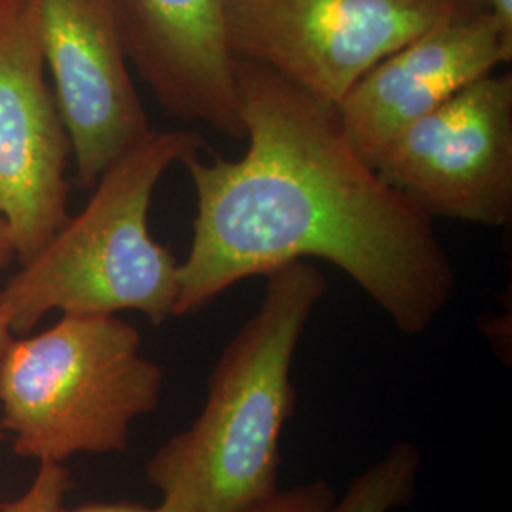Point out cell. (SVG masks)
Wrapping results in <instances>:
<instances>
[{
  "mask_svg": "<svg viewBox=\"0 0 512 512\" xmlns=\"http://www.w3.org/2000/svg\"><path fill=\"white\" fill-rule=\"evenodd\" d=\"M459 2H473L475 4V0H459Z\"/></svg>",
  "mask_w": 512,
  "mask_h": 512,
  "instance_id": "cell-18",
  "label": "cell"
},
{
  "mask_svg": "<svg viewBox=\"0 0 512 512\" xmlns=\"http://www.w3.org/2000/svg\"><path fill=\"white\" fill-rule=\"evenodd\" d=\"M129 63L162 109L243 139L224 0H112Z\"/></svg>",
  "mask_w": 512,
  "mask_h": 512,
  "instance_id": "cell-10",
  "label": "cell"
},
{
  "mask_svg": "<svg viewBox=\"0 0 512 512\" xmlns=\"http://www.w3.org/2000/svg\"><path fill=\"white\" fill-rule=\"evenodd\" d=\"M141 332L116 315H63L10 340L0 363V423L14 452L37 461L128 448L133 421L160 403L162 368Z\"/></svg>",
  "mask_w": 512,
  "mask_h": 512,
  "instance_id": "cell-4",
  "label": "cell"
},
{
  "mask_svg": "<svg viewBox=\"0 0 512 512\" xmlns=\"http://www.w3.org/2000/svg\"><path fill=\"white\" fill-rule=\"evenodd\" d=\"M421 469L420 450L410 442H397L384 458L351 478L346 494L330 512H391L414 501Z\"/></svg>",
  "mask_w": 512,
  "mask_h": 512,
  "instance_id": "cell-11",
  "label": "cell"
},
{
  "mask_svg": "<svg viewBox=\"0 0 512 512\" xmlns=\"http://www.w3.org/2000/svg\"><path fill=\"white\" fill-rule=\"evenodd\" d=\"M475 4L495 19L503 37L512 44V0H475Z\"/></svg>",
  "mask_w": 512,
  "mask_h": 512,
  "instance_id": "cell-14",
  "label": "cell"
},
{
  "mask_svg": "<svg viewBox=\"0 0 512 512\" xmlns=\"http://www.w3.org/2000/svg\"><path fill=\"white\" fill-rule=\"evenodd\" d=\"M12 260H16V241H14V232L0 213V270L6 268Z\"/></svg>",
  "mask_w": 512,
  "mask_h": 512,
  "instance_id": "cell-16",
  "label": "cell"
},
{
  "mask_svg": "<svg viewBox=\"0 0 512 512\" xmlns=\"http://www.w3.org/2000/svg\"><path fill=\"white\" fill-rule=\"evenodd\" d=\"M71 141L46 80L37 0H0V213L23 264L69 219Z\"/></svg>",
  "mask_w": 512,
  "mask_h": 512,
  "instance_id": "cell-7",
  "label": "cell"
},
{
  "mask_svg": "<svg viewBox=\"0 0 512 512\" xmlns=\"http://www.w3.org/2000/svg\"><path fill=\"white\" fill-rule=\"evenodd\" d=\"M12 340V330H10V321H8V315L4 313V310L0 308V363H2V357H4V351L8 348ZM4 439V429H2V423H0V440Z\"/></svg>",
  "mask_w": 512,
  "mask_h": 512,
  "instance_id": "cell-17",
  "label": "cell"
},
{
  "mask_svg": "<svg viewBox=\"0 0 512 512\" xmlns=\"http://www.w3.org/2000/svg\"><path fill=\"white\" fill-rule=\"evenodd\" d=\"M512 59L495 19L473 2L385 55L336 107L353 148L376 165L385 147L454 93Z\"/></svg>",
  "mask_w": 512,
  "mask_h": 512,
  "instance_id": "cell-9",
  "label": "cell"
},
{
  "mask_svg": "<svg viewBox=\"0 0 512 512\" xmlns=\"http://www.w3.org/2000/svg\"><path fill=\"white\" fill-rule=\"evenodd\" d=\"M374 167L429 219L509 224L512 74H488L454 93L406 126Z\"/></svg>",
  "mask_w": 512,
  "mask_h": 512,
  "instance_id": "cell-6",
  "label": "cell"
},
{
  "mask_svg": "<svg viewBox=\"0 0 512 512\" xmlns=\"http://www.w3.org/2000/svg\"><path fill=\"white\" fill-rule=\"evenodd\" d=\"M71 490V475L63 463L38 461V473L25 494L2 507V512H59Z\"/></svg>",
  "mask_w": 512,
  "mask_h": 512,
  "instance_id": "cell-12",
  "label": "cell"
},
{
  "mask_svg": "<svg viewBox=\"0 0 512 512\" xmlns=\"http://www.w3.org/2000/svg\"><path fill=\"white\" fill-rule=\"evenodd\" d=\"M59 512H167L162 505L158 507H145L139 503H129V501H120V503H90L82 505L76 509H65L61 507Z\"/></svg>",
  "mask_w": 512,
  "mask_h": 512,
  "instance_id": "cell-15",
  "label": "cell"
},
{
  "mask_svg": "<svg viewBox=\"0 0 512 512\" xmlns=\"http://www.w3.org/2000/svg\"><path fill=\"white\" fill-rule=\"evenodd\" d=\"M336 501L329 482L313 480L289 490H279L270 499L243 512H330Z\"/></svg>",
  "mask_w": 512,
  "mask_h": 512,
  "instance_id": "cell-13",
  "label": "cell"
},
{
  "mask_svg": "<svg viewBox=\"0 0 512 512\" xmlns=\"http://www.w3.org/2000/svg\"><path fill=\"white\" fill-rule=\"evenodd\" d=\"M46 71L86 190L154 131L129 74L112 0H37Z\"/></svg>",
  "mask_w": 512,
  "mask_h": 512,
  "instance_id": "cell-8",
  "label": "cell"
},
{
  "mask_svg": "<svg viewBox=\"0 0 512 512\" xmlns=\"http://www.w3.org/2000/svg\"><path fill=\"white\" fill-rule=\"evenodd\" d=\"M266 277L258 310L213 366L202 414L148 461L167 512H243L279 492L294 353L327 281L306 260Z\"/></svg>",
  "mask_w": 512,
  "mask_h": 512,
  "instance_id": "cell-2",
  "label": "cell"
},
{
  "mask_svg": "<svg viewBox=\"0 0 512 512\" xmlns=\"http://www.w3.org/2000/svg\"><path fill=\"white\" fill-rule=\"evenodd\" d=\"M247 150L186 167L198 200L175 317L198 313L239 281L306 258L340 268L395 329H429L456 293L433 220L349 143L338 112L281 76L238 61Z\"/></svg>",
  "mask_w": 512,
  "mask_h": 512,
  "instance_id": "cell-1",
  "label": "cell"
},
{
  "mask_svg": "<svg viewBox=\"0 0 512 512\" xmlns=\"http://www.w3.org/2000/svg\"><path fill=\"white\" fill-rule=\"evenodd\" d=\"M459 0H224L230 52L338 107L385 55Z\"/></svg>",
  "mask_w": 512,
  "mask_h": 512,
  "instance_id": "cell-5",
  "label": "cell"
},
{
  "mask_svg": "<svg viewBox=\"0 0 512 512\" xmlns=\"http://www.w3.org/2000/svg\"><path fill=\"white\" fill-rule=\"evenodd\" d=\"M196 131H152L110 164L86 207L57 230L0 291L12 334H27L50 311L116 315L141 311L150 323L175 317L181 264L150 236L154 190L171 165L200 152Z\"/></svg>",
  "mask_w": 512,
  "mask_h": 512,
  "instance_id": "cell-3",
  "label": "cell"
}]
</instances>
